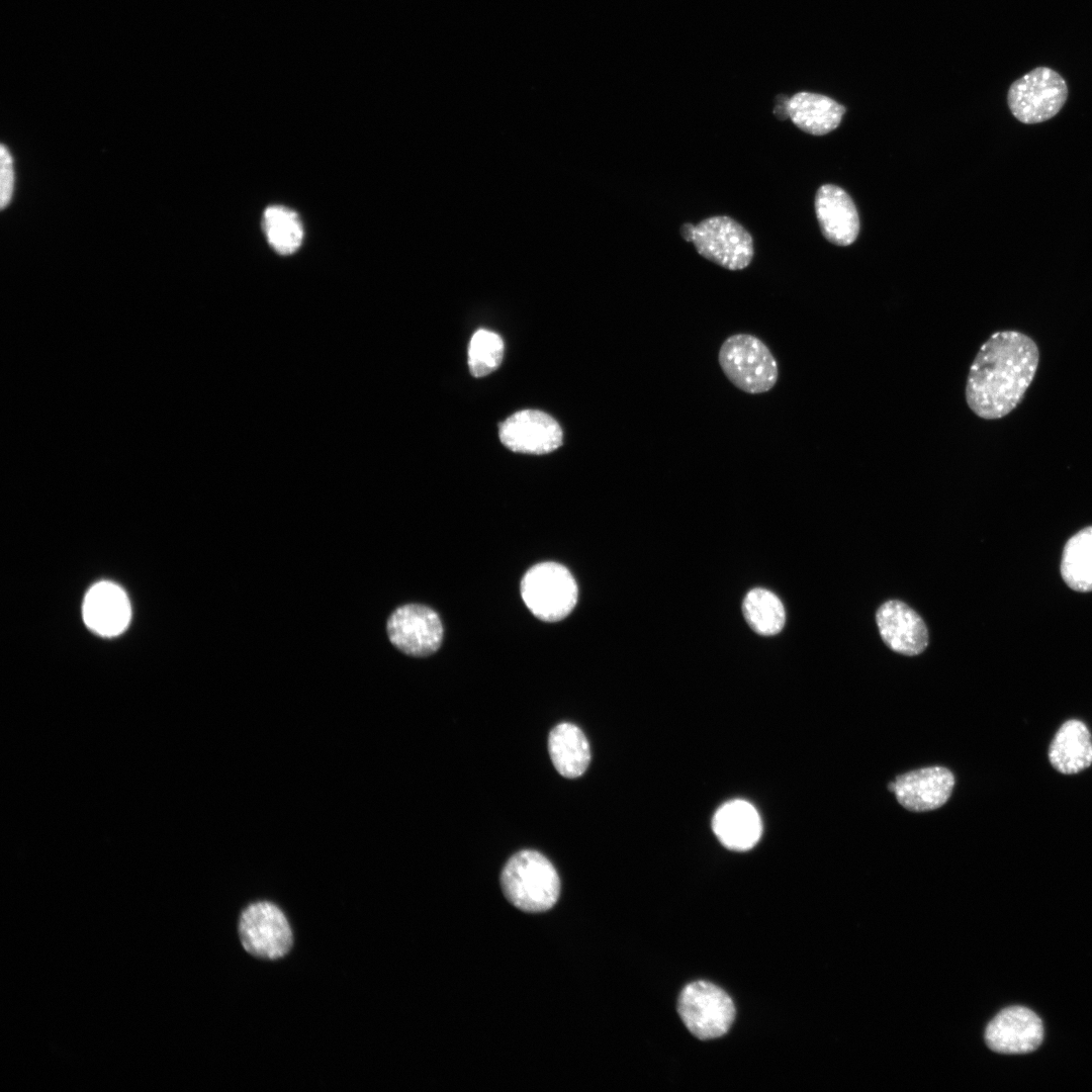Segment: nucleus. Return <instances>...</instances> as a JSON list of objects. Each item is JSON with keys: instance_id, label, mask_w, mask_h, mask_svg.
<instances>
[{"instance_id": "1", "label": "nucleus", "mask_w": 1092, "mask_h": 1092, "mask_svg": "<svg viewBox=\"0 0 1092 1092\" xmlns=\"http://www.w3.org/2000/svg\"><path fill=\"white\" fill-rule=\"evenodd\" d=\"M1039 363V350L1029 336L998 331L981 346L966 383V401L981 419L997 420L1023 399Z\"/></svg>"}, {"instance_id": "2", "label": "nucleus", "mask_w": 1092, "mask_h": 1092, "mask_svg": "<svg viewBox=\"0 0 1092 1092\" xmlns=\"http://www.w3.org/2000/svg\"><path fill=\"white\" fill-rule=\"evenodd\" d=\"M500 886L507 899L526 912H543L558 900L560 880L552 862L541 852L524 849L506 862Z\"/></svg>"}, {"instance_id": "3", "label": "nucleus", "mask_w": 1092, "mask_h": 1092, "mask_svg": "<svg viewBox=\"0 0 1092 1092\" xmlns=\"http://www.w3.org/2000/svg\"><path fill=\"white\" fill-rule=\"evenodd\" d=\"M720 367L738 389L760 394L769 391L779 377L778 362L769 348L751 334H734L721 345Z\"/></svg>"}, {"instance_id": "4", "label": "nucleus", "mask_w": 1092, "mask_h": 1092, "mask_svg": "<svg viewBox=\"0 0 1092 1092\" xmlns=\"http://www.w3.org/2000/svg\"><path fill=\"white\" fill-rule=\"evenodd\" d=\"M521 595L535 617L545 622H557L573 610L578 590L565 566L547 561L532 566L525 573Z\"/></svg>"}, {"instance_id": "5", "label": "nucleus", "mask_w": 1092, "mask_h": 1092, "mask_svg": "<svg viewBox=\"0 0 1092 1092\" xmlns=\"http://www.w3.org/2000/svg\"><path fill=\"white\" fill-rule=\"evenodd\" d=\"M1068 98L1065 79L1049 67H1036L1014 81L1007 93L1008 107L1022 123L1034 124L1054 117Z\"/></svg>"}, {"instance_id": "6", "label": "nucleus", "mask_w": 1092, "mask_h": 1092, "mask_svg": "<svg viewBox=\"0 0 1092 1092\" xmlns=\"http://www.w3.org/2000/svg\"><path fill=\"white\" fill-rule=\"evenodd\" d=\"M677 1010L687 1028L703 1040L724 1035L735 1017L731 998L719 987L705 981L684 988Z\"/></svg>"}, {"instance_id": "7", "label": "nucleus", "mask_w": 1092, "mask_h": 1092, "mask_svg": "<svg viewBox=\"0 0 1092 1092\" xmlns=\"http://www.w3.org/2000/svg\"><path fill=\"white\" fill-rule=\"evenodd\" d=\"M239 935L246 951L264 960L282 958L292 945V931L286 916L267 901L253 903L243 911Z\"/></svg>"}, {"instance_id": "8", "label": "nucleus", "mask_w": 1092, "mask_h": 1092, "mask_svg": "<svg viewBox=\"0 0 1092 1092\" xmlns=\"http://www.w3.org/2000/svg\"><path fill=\"white\" fill-rule=\"evenodd\" d=\"M692 243L700 255L728 270H741L753 257L750 234L728 216H712L696 225Z\"/></svg>"}, {"instance_id": "9", "label": "nucleus", "mask_w": 1092, "mask_h": 1092, "mask_svg": "<svg viewBox=\"0 0 1092 1092\" xmlns=\"http://www.w3.org/2000/svg\"><path fill=\"white\" fill-rule=\"evenodd\" d=\"M390 642L412 656L436 652L443 640V626L438 614L423 605L408 604L393 611L387 621Z\"/></svg>"}, {"instance_id": "10", "label": "nucleus", "mask_w": 1092, "mask_h": 1092, "mask_svg": "<svg viewBox=\"0 0 1092 1092\" xmlns=\"http://www.w3.org/2000/svg\"><path fill=\"white\" fill-rule=\"evenodd\" d=\"M986 1043L992 1051L1021 1055L1035 1051L1043 1040V1024L1032 1010L1011 1006L1000 1011L988 1024Z\"/></svg>"}, {"instance_id": "11", "label": "nucleus", "mask_w": 1092, "mask_h": 1092, "mask_svg": "<svg viewBox=\"0 0 1092 1092\" xmlns=\"http://www.w3.org/2000/svg\"><path fill=\"white\" fill-rule=\"evenodd\" d=\"M500 442L515 452L547 454L562 444V430L548 414L524 410L510 416L499 425Z\"/></svg>"}, {"instance_id": "12", "label": "nucleus", "mask_w": 1092, "mask_h": 1092, "mask_svg": "<svg viewBox=\"0 0 1092 1092\" xmlns=\"http://www.w3.org/2000/svg\"><path fill=\"white\" fill-rule=\"evenodd\" d=\"M954 786L952 772L941 766H930L899 776L889 784L898 802L913 812H924L944 805Z\"/></svg>"}, {"instance_id": "13", "label": "nucleus", "mask_w": 1092, "mask_h": 1092, "mask_svg": "<svg viewBox=\"0 0 1092 1092\" xmlns=\"http://www.w3.org/2000/svg\"><path fill=\"white\" fill-rule=\"evenodd\" d=\"M883 641L904 655H917L928 645L927 628L921 617L901 601L884 603L876 615Z\"/></svg>"}, {"instance_id": "14", "label": "nucleus", "mask_w": 1092, "mask_h": 1092, "mask_svg": "<svg viewBox=\"0 0 1092 1092\" xmlns=\"http://www.w3.org/2000/svg\"><path fill=\"white\" fill-rule=\"evenodd\" d=\"M816 216L823 236L832 244L848 246L857 238L859 218L850 196L836 185L821 186L815 198Z\"/></svg>"}, {"instance_id": "15", "label": "nucleus", "mask_w": 1092, "mask_h": 1092, "mask_svg": "<svg viewBox=\"0 0 1092 1092\" xmlns=\"http://www.w3.org/2000/svg\"><path fill=\"white\" fill-rule=\"evenodd\" d=\"M86 625L102 636L121 633L130 620V605L123 589L113 582L94 584L83 604Z\"/></svg>"}, {"instance_id": "16", "label": "nucleus", "mask_w": 1092, "mask_h": 1092, "mask_svg": "<svg viewBox=\"0 0 1092 1092\" xmlns=\"http://www.w3.org/2000/svg\"><path fill=\"white\" fill-rule=\"evenodd\" d=\"M712 825L720 842L733 850L752 848L762 832L758 812L744 800H732L723 804L715 813Z\"/></svg>"}, {"instance_id": "17", "label": "nucleus", "mask_w": 1092, "mask_h": 1092, "mask_svg": "<svg viewBox=\"0 0 1092 1092\" xmlns=\"http://www.w3.org/2000/svg\"><path fill=\"white\" fill-rule=\"evenodd\" d=\"M1052 766L1063 775L1078 774L1092 764V734L1078 719L1065 721L1055 733L1048 751Z\"/></svg>"}, {"instance_id": "18", "label": "nucleus", "mask_w": 1092, "mask_h": 1092, "mask_svg": "<svg viewBox=\"0 0 1092 1092\" xmlns=\"http://www.w3.org/2000/svg\"><path fill=\"white\" fill-rule=\"evenodd\" d=\"M787 110L793 123L801 130L823 135L835 129L845 108L833 99L816 93L799 92L788 99Z\"/></svg>"}, {"instance_id": "19", "label": "nucleus", "mask_w": 1092, "mask_h": 1092, "mask_svg": "<svg viewBox=\"0 0 1092 1092\" xmlns=\"http://www.w3.org/2000/svg\"><path fill=\"white\" fill-rule=\"evenodd\" d=\"M548 751L556 770L568 779L583 775L590 761L588 741L572 723H560L550 731Z\"/></svg>"}, {"instance_id": "20", "label": "nucleus", "mask_w": 1092, "mask_h": 1092, "mask_svg": "<svg viewBox=\"0 0 1092 1092\" xmlns=\"http://www.w3.org/2000/svg\"><path fill=\"white\" fill-rule=\"evenodd\" d=\"M1061 572L1071 588L1092 590V526L1081 530L1067 542Z\"/></svg>"}, {"instance_id": "21", "label": "nucleus", "mask_w": 1092, "mask_h": 1092, "mask_svg": "<svg viewBox=\"0 0 1092 1092\" xmlns=\"http://www.w3.org/2000/svg\"><path fill=\"white\" fill-rule=\"evenodd\" d=\"M262 226L270 246L281 255L297 251L303 239L298 214L281 205H272L263 213Z\"/></svg>"}, {"instance_id": "22", "label": "nucleus", "mask_w": 1092, "mask_h": 1092, "mask_svg": "<svg viewBox=\"0 0 1092 1092\" xmlns=\"http://www.w3.org/2000/svg\"><path fill=\"white\" fill-rule=\"evenodd\" d=\"M742 610L749 626L760 635H776L785 625L784 605L770 590H749L743 600Z\"/></svg>"}, {"instance_id": "23", "label": "nucleus", "mask_w": 1092, "mask_h": 1092, "mask_svg": "<svg viewBox=\"0 0 1092 1092\" xmlns=\"http://www.w3.org/2000/svg\"><path fill=\"white\" fill-rule=\"evenodd\" d=\"M504 341L494 332L476 331L468 346V366L471 375L483 377L494 371L502 363Z\"/></svg>"}, {"instance_id": "24", "label": "nucleus", "mask_w": 1092, "mask_h": 1092, "mask_svg": "<svg viewBox=\"0 0 1092 1092\" xmlns=\"http://www.w3.org/2000/svg\"><path fill=\"white\" fill-rule=\"evenodd\" d=\"M1 208H5L12 197L14 187V170L13 160L8 148L5 145L1 146Z\"/></svg>"}, {"instance_id": "25", "label": "nucleus", "mask_w": 1092, "mask_h": 1092, "mask_svg": "<svg viewBox=\"0 0 1092 1092\" xmlns=\"http://www.w3.org/2000/svg\"><path fill=\"white\" fill-rule=\"evenodd\" d=\"M695 228H696V225H694V224H692V223H685V224H684V225H682V226L680 228V234H681V237H682V238H684V239H685V240H686L687 242H692V241H693V237H694V232H695Z\"/></svg>"}]
</instances>
